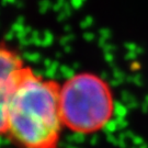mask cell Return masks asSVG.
I'll return each instance as SVG.
<instances>
[{"mask_svg": "<svg viewBox=\"0 0 148 148\" xmlns=\"http://www.w3.org/2000/svg\"><path fill=\"white\" fill-rule=\"evenodd\" d=\"M60 85L24 67L12 90L7 134L22 148H57L63 131Z\"/></svg>", "mask_w": 148, "mask_h": 148, "instance_id": "obj_1", "label": "cell"}, {"mask_svg": "<svg viewBox=\"0 0 148 148\" xmlns=\"http://www.w3.org/2000/svg\"><path fill=\"white\" fill-rule=\"evenodd\" d=\"M59 106L64 127L78 134H92L103 130L112 120L114 97L104 79L81 73L60 86Z\"/></svg>", "mask_w": 148, "mask_h": 148, "instance_id": "obj_2", "label": "cell"}, {"mask_svg": "<svg viewBox=\"0 0 148 148\" xmlns=\"http://www.w3.org/2000/svg\"><path fill=\"white\" fill-rule=\"evenodd\" d=\"M25 66L13 49L0 45V93L13 89Z\"/></svg>", "mask_w": 148, "mask_h": 148, "instance_id": "obj_3", "label": "cell"}]
</instances>
